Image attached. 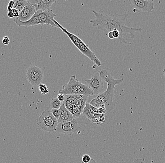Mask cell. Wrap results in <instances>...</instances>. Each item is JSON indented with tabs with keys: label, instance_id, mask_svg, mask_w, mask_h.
<instances>
[{
	"label": "cell",
	"instance_id": "cell-22",
	"mask_svg": "<svg viewBox=\"0 0 165 163\" xmlns=\"http://www.w3.org/2000/svg\"><path fill=\"white\" fill-rule=\"evenodd\" d=\"M50 112H51L52 115L54 116V117L57 120H58L60 116V109H53L51 110Z\"/></svg>",
	"mask_w": 165,
	"mask_h": 163
},
{
	"label": "cell",
	"instance_id": "cell-29",
	"mask_svg": "<svg viewBox=\"0 0 165 163\" xmlns=\"http://www.w3.org/2000/svg\"><path fill=\"white\" fill-rule=\"evenodd\" d=\"M7 16L10 18H13V17H14V15L12 12H8V13H7Z\"/></svg>",
	"mask_w": 165,
	"mask_h": 163
},
{
	"label": "cell",
	"instance_id": "cell-14",
	"mask_svg": "<svg viewBox=\"0 0 165 163\" xmlns=\"http://www.w3.org/2000/svg\"><path fill=\"white\" fill-rule=\"evenodd\" d=\"M98 109L91 105L89 103H87L86 107L82 111V113L86 118L91 120L93 116L97 113Z\"/></svg>",
	"mask_w": 165,
	"mask_h": 163
},
{
	"label": "cell",
	"instance_id": "cell-12",
	"mask_svg": "<svg viewBox=\"0 0 165 163\" xmlns=\"http://www.w3.org/2000/svg\"><path fill=\"white\" fill-rule=\"evenodd\" d=\"M59 109L60 111V116L57 120L58 123H64L74 120L72 114L66 109L63 102Z\"/></svg>",
	"mask_w": 165,
	"mask_h": 163
},
{
	"label": "cell",
	"instance_id": "cell-19",
	"mask_svg": "<svg viewBox=\"0 0 165 163\" xmlns=\"http://www.w3.org/2000/svg\"><path fill=\"white\" fill-rule=\"evenodd\" d=\"M71 113L72 116H73V118H74V119H75L79 118L80 117L81 114L82 113L79 109L78 108L76 107L74 104L73 109H72V112H71Z\"/></svg>",
	"mask_w": 165,
	"mask_h": 163
},
{
	"label": "cell",
	"instance_id": "cell-25",
	"mask_svg": "<svg viewBox=\"0 0 165 163\" xmlns=\"http://www.w3.org/2000/svg\"><path fill=\"white\" fill-rule=\"evenodd\" d=\"M10 40L9 39V37L8 36H6L5 37H3L2 40V43L4 45H8L10 43Z\"/></svg>",
	"mask_w": 165,
	"mask_h": 163
},
{
	"label": "cell",
	"instance_id": "cell-30",
	"mask_svg": "<svg viewBox=\"0 0 165 163\" xmlns=\"http://www.w3.org/2000/svg\"><path fill=\"white\" fill-rule=\"evenodd\" d=\"M15 2L14 1H11L9 2V5L10 6H12L13 7L14 5Z\"/></svg>",
	"mask_w": 165,
	"mask_h": 163
},
{
	"label": "cell",
	"instance_id": "cell-7",
	"mask_svg": "<svg viewBox=\"0 0 165 163\" xmlns=\"http://www.w3.org/2000/svg\"><path fill=\"white\" fill-rule=\"evenodd\" d=\"M129 2L133 11L150 13L154 9V3L152 1L130 0Z\"/></svg>",
	"mask_w": 165,
	"mask_h": 163
},
{
	"label": "cell",
	"instance_id": "cell-8",
	"mask_svg": "<svg viewBox=\"0 0 165 163\" xmlns=\"http://www.w3.org/2000/svg\"><path fill=\"white\" fill-rule=\"evenodd\" d=\"M78 130V125L75 119L70 121L64 123H58L56 131L58 134H63L66 135H70L75 133Z\"/></svg>",
	"mask_w": 165,
	"mask_h": 163
},
{
	"label": "cell",
	"instance_id": "cell-28",
	"mask_svg": "<svg viewBox=\"0 0 165 163\" xmlns=\"http://www.w3.org/2000/svg\"><path fill=\"white\" fill-rule=\"evenodd\" d=\"M132 163H145L143 159L141 158H137L134 160Z\"/></svg>",
	"mask_w": 165,
	"mask_h": 163
},
{
	"label": "cell",
	"instance_id": "cell-1",
	"mask_svg": "<svg viewBox=\"0 0 165 163\" xmlns=\"http://www.w3.org/2000/svg\"><path fill=\"white\" fill-rule=\"evenodd\" d=\"M92 11L95 16V19L90 21L92 26L103 31L107 35L114 30L119 31L121 34L120 41L122 43H127L124 38L126 35L130 34L131 38H134L135 32L142 31L140 27H130L125 25V22L129 17L128 14L104 15L94 10Z\"/></svg>",
	"mask_w": 165,
	"mask_h": 163
},
{
	"label": "cell",
	"instance_id": "cell-4",
	"mask_svg": "<svg viewBox=\"0 0 165 163\" xmlns=\"http://www.w3.org/2000/svg\"><path fill=\"white\" fill-rule=\"evenodd\" d=\"M37 121L38 126L42 130L48 132L56 131L58 123L50 111H44L38 119Z\"/></svg>",
	"mask_w": 165,
	"mask_h": 163
},
{
	"label": "cell",
	"instance_id": "cell-20",
	"mask_svg": "<svg viewBox=\"0 0 165 163\" xmlns=\"http://www.w3.org/2000/svg\"><path fill=\"white\" fill-rule=\"evenodd\" d=\"M76 95H69L65 96V100L69 102L72 104H75V97Z\"/></svg>",
	"mask_w": 165,
	"mask_h": 163
},
{
	"label": "cell",
	"instance_id": "cell-2",
	"mask_svg": "<svg viewBox=\"0 0 165 163\" xmlns=\"http://www.w3.org/2000/svg\"><path fill=\"white\" fill-rule=\"evenodd\" d=\"M100 75L102 79L108 84L107 89L92 99L89 103L97 109L104 106L107 112H110L114 109L115 107L114 97L115 86L122 83L124 79L122 78L120 79H114L112 73L108 69L100 70Z\"/></svg>",
	"mask_w": 165,
	"mask_h": 163
},
{
	"label": "cell",
	"instance_id": "cell-15",
	"mask_svg": "<svg viewBox=\"0 0 165 163\" xmlns=\"http://www.w3.org/2000/svg\"><path fill=\"white\" fill-rule=\"evenodd\" d=\"M107 116L106 114H99L97 113L92 117L91 121L98 125H101L104 124L107 120Z\"/></svg>",
	"mask_w": 165,
	"mask_h": 163
},
{
	"label": "cell",
	"instance_id": "cell-9",
	"mask_svg": "<svg viewBox=\"0 0 165 163\" xmlns=\"http://www.w3.org/2000/svg\"><path fill=\"white\" fill-rule=\"evenodd\" d=\"M36 13L39 19L40 25H51L52 27L57 28L54 22V18L56 16V15L54 13L52 10L50 9L45 11L38 10L36 11Z\"/></svg>",
	"mask_w": 165,
	"mask_h": 163
},
{
	"label": "cell",
	"instance_id": "cell-23",
	"mask_svg": "<svg viewBox=\"0 0 165 163\" xmlns=\"http://www.w3.org/2000/svg\"><path fill=\"white\" fill-rule=\"evenodd\" d=\"M107 112V110H106V109L104 106H101V107L98 108L97 113H99V114H106Z\"/></svg>",
	"mask_w": 165,
	"mask_h": 163
},
{
	"label": "cell",
	"instance_id": "cell-24",
	"mask_svg": "<svg viewBox=\"0 0 165 163\" xmlns=\"http://www.w3.org/2000/svg\"><path fill=\"white\" fill-rule=\"evenodd\" d=\"M82 162H84V163H88L90 161L91 157L89 156L88 155H84L82 156Z\"/></svg>",
	"mask_w": 165,
	"mask_h": 163
},
{
	"label": "cell",
	"instance_id": "cell-27",
	"mask_svg": "<svg viewBox=\"0 0 165 163\" xmlns=\"http://www.w3.org/2000/svg\"><path fill=\"white\" fill-rule=\"evenodd\" d=\"M12 12L14 15V17H16V18L18 17L20 12H19L17 10H16V9H13Z\"/></svg>",
	"mask_w": 165,
	"mask_h": 163
},
{
	"label": "cell",
	"instance_id": "cell-3",
	"mask_svg": "<svg viewBox=\"0 0 165 163\" xmlns=\"http://www.w3.org/2000/svg\"><path fill=\"white\" fill-rule=\"evenodd\" d=\"M55 24L57 26V28L60 29L65 34L68 36L72 43L84 55L89 58L93 63L98 66H101L102 65L99 58L97 57L96 55L90 49L88 45L86 44L81 39H80L77 35L69 32L65 27L60 25L57 21L54 20Z\"/></svg>",
	"mask_w": 165,
	"mask_h": 163
},
{
	"label": "cell",
	"instance_id": "cell-10",
	"mask_svg": "<svg viewBox=\"0 0 165 163\" xmlns=\"http://www.w3.org/2000/svg\"><path fill=\"white\" fill-rule=\"evenodd\" d=\"M35 12V9L34 7L28 1L27 5L25 7L23 10L20 12L19 16L16 18V19L22 22L27 21L32 18Z\"/></svg>",
	"mask_w": 165,
	"mask_h": 163
},
{
	"label": "cell",
	"instance_id": "cell-18",
	"mask_svg": "<svg viewBox=\"0 0 165 163\" xmlns=\"http://www.w3.org/2000/svg\"><path fill=\"white\" fill-rule=\"evenodd\" d=\"M38 89L40 93L42 95H47V94H49V91L48 90V88L45 84L40 83L38 85Z\"/></svg>",
	"mask_w": 165,
	"mask_h": 163
},
{
	"label": "cell",
	"instance_id": "cell-17",
	"mask_svg": "<svg viewBox=\"0 0 165 163\" xmlns=\"http://www.w3.org/2000/svg\"><path fill=\"white\" fill-rule=\"evenodd\" d=\"M63 102H60L57 98H54L51 101L50 103V107L51 109H59Z\"/></svg>",
	"mask_w": 165,
	"mask_h": 163
},
{
	"label": "cell",
	"instance_id": "cell-16",
	"mask_svg": "<svg viewBox=\"0 0 165 163\" xmlns=\"http://www.w3.org/2000/svg\"><path fill=\"white\" fill-rule=\"evenodd\" d=\"M27 3H28L27 1H25V0L16 1L15 2L13 9L17 10L20 13V12L23 10L25 7L27 5Z\"/></svg>",
	"mask_w": 165,
	"mask_h": 163
},
{
	"label": "cell",
	"instance_id": "cell-26",
	"mask_svg": "<svg viewBox=\"0 0 165 163\" xmlns=\"http://www.w3.org/2000/svg\"><path fill=\"white\" fill-rule=\"evenodd\" d=\"M57 98L60 102H64L65 100V95H63V94H59L57 96Z\"/></svg>",
	"mask_w": 165,
	"mask_h": 163
},
{
	"label": "cell",
	"instance_id": "cell-31",
	"mask_svg": "<svg viewBox=\"0 0 165 163\" xmlns=\"http://www.w3.org/2000/svg\"><path fill=\"white\" fill-rule=\"evenodd\" d=\"M163 75H164V76L165 77V68L164 69V70H163Z\"/></svg>",
	"mask_w": 165,
	"mask_h": 163
},
{
	"label": "cell",
	"instance_id": "cell-5",
	"mask_svg": "<svg viewBox=\"0 0 165 163\" xmlns=\"http://www.w3.org/2000/svg\"><path fill=\"white\" fill-rule=\"evenodd\" d=\"M26 75L28 82L33 86H38L43 80L42 70L37 66H32L29 67Z\"/></svg>",
	"mask_w": 165,
	"mask_h": 163
},
{
	"label": "cell",
	"instance_id": "cell-6",
	"mask_svg": "<svg viewBox=\"0 0 165 163\" xmlns=\"http://www.w3.org/2000/svg\"><path fill=\"white\" fill-rule=\"evenodd\" d=\"M87 85L92 90L93 95H97L102 92L104 88V81L100 76V71L95 72L89 79L85 80Z\"/></svg>",
	"mask_w": 165,
	"mask_h": 163
},
{
	"label": "cell",
	"instance_id": "cell-13",
	"mask_svg": "<svg viewBox=\"0 0 165 163\" xmlns=\"http://www.w3.org/2000/svg\"><path fill=\"white\" fill-rule=\"evenodd\" d=\"M89 97L82 95H76L74 105L78 107L82 113L87 105V101Z\"/></svg>",
	"mask_w": 165,
	"mask_h": 163
},
{
	"label": "cell",
	"instance_id": "cell-21",
	"mask_svg": "<svg viewBox=\"0 0 165 163\" xmlns=\"http://www.w3.org/2000/svg\"><path fill=\"white\" fill-rule=\"evenodd\" d=\"M63 103H64L66 109L69 112L71 113V112H72V109H73V105H74V104H72V103L69 102L67 101H65Z\"/></svg>",
	"mask_w": 165,
	"mask_h": 163
},
{
	"label": "cell",
	"instance_id": "cell-11",
	"mask_svg": "<svg viewBox=\"0 0 165 163\" xmlns=\"http://www.w3.org/2000/svg\"><path fill=\"white\" fill-rule=\"evenodd\" d=\"M29 3L33 5L36 11L38 10L45 11L49 10L50 7L56 2V0H29Z\"/></svg>",
	"mask_w": 165,
	"mask_h": 163
}]
</instances>
